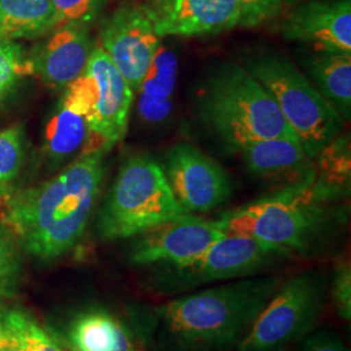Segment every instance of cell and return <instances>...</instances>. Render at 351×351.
I'll use <instances>...</instances> for the list:
<instances>
[{"mask_svg": "<svg viewBox=\"0 0 351 351\" xmlns=\"http://www.w3.org/2000/svg\"><path fill=\"white\" fill-rule=\"evenodd\" d=\"M104 155H80L49 181L7 199L5 223L27 254L53 261L75 247L101 193Z\"/></svg>", "mask_w": 351, "mask_h": 351, "instance_id": "cell-1", "label": "cell"}, {"mask_svg": "<svg viewBox=\"0 0 351 351\" xmlns=\"http://www.w3.org/2000/svg\"><path fill=\"white\" fill-rule=\"evenodd\" d=\"M281 280L245 277L180 297L160 308L165 333L185 351H213L241 342L272 300Z\"/></svg>", "mask_w": 351, "mask_h": 351, "instance_id": "cell-2", "label": "cell"}, {"mask_svg": "<svg viewBox=\"0 0 351 351\" xmlns=\"http://www.w3.org/2000/svg\"><path fill=\"white\" fill-rule=\"evenodd\" d=\"M202 121L234 151L259 139L295 138L267 90L239 64H223L198 97Z\"/></svg>", "mask_w": 351, "mask_h": 351, "instance_id": "cell-3", "label": "cell"}, {"mask_svg": "<svg viewBox=\"0 0 351 351\" xmlns=\"http://www.w3.org/2000/svg\"><path fill=\"white\" fill-rule=\"evenodd\" d=\"M337 194L319 184L314 176L226 213L217 223L226 233L261 239L289 254L303 252L324 232L326 203Z\"/></svg>", "mask_w": 351, "mask_h": 351, "instance_id": "cell-4", "label": "cell"}, {"mask_svg": "<svg viewBox=\"0 0 351 351\" xmlns=\"http://www.w3.org/2000/svg\"><path fill=\"white\" fill-rule=\"evenodd\" d=\"M186 213L176 199L162 164L147 154H134L121 164L98 226L104 239H130Z\"/></svg>", "mask_w": 351, "mask_h": 351, "instance_id": "cell-5", "label": "cell"}, {"mask_svg": "<svg viewBox=\"0 0 351 351\" xmlns=\"http://www.w3.org/2000/svg\"><path fill=\"white\" fill-rule=\"evenodd\" d=\"M247 71L276 103L311 159L339 136L343 120L288 58L275 52L261 53L251 58Z\"/></svg>", "mask_w": 351, "mask_h": 351, "instance_id": "cell-6", "label": "cell"}, {"mask_svg": "<svg viewBox=\"0 0 351 351\" xmlns=\"http://www.w3.org/2000/svg\"><path fill=\"white\" fill-rule=\"evenodd\" d=\"M328 278L317 271L302 272L277 289L256 317L239 351H285L306 339L326 313Z\"/></svg>", "mask_w": 351, "mask_h": 351, "instance_id": "cell-7", "label": "cell"}, {"mask_svg": "<svg viewBox=\"0 0 351 351\" xmlns=\"http://www.w3.org/2000/svg\"><path fill=\"white\" fill-rule=\"evenodd\" d=\"M289 255L288 251L261 239L226 233L193 263L168 268L160 276L162 288L191 289L206 282L256 276Z\"/></svg>", "mask_w": 351, "mask_h": 351, "instance_id": "cell-8", "label": "cell"}, {"mask_svg": "<svg viewBox=\"0 0 351 351\" xmlns=\"http://www.w3.org/2000/svg\"><path fill=\"white\" fill-rule=\"evenodd\" d=\"M88 84L90 108L88 138L81 152H108L125 138L134 91L108 55L95 46L84 71Z\"/></svg>", "mask_w": 351, "mask_h": 351, "instance_id": "cell-9", "label": "cell"}, {"mask_svg": "<svg viewBox=\"0 0 351 351\" xmlns=\"http://www.w3.org/2000/svg\"><path fill=\"white\" fill-rule=\"evenodd\" d=\"M224 234L217 220L186 213L136 236L129 259L137 265L159 264L164 268H181L197 261Z\"/></svg>", "mask_w": 351, "mask_h": 351, "instance_id": "cell-10", "label": "cell"}, {"mask_svg": "<svg viewBox=\"0 0 351 351\" xmlns=\"http://www.w3.org/2000/svg\"><path fill=\"white\" fill-rule=\"evenodd\" d=\"M162 167L176 199L186 213H210L232 195L226 169L191 145L178 143L169 149Z\"/></svg>", "mask_w": 351, "mask_h": 351, "instance_id": "cell-11", "label": "cell"}, {"mask_svg": "<svg viewBox=\"0 0 351 351\" xmlns=\"http://www.w3.org/2000/svg\"><path fill=\"white\" fill-rule=\"evenodd\" d=\"M160 39L139 4H125L103 23L98 46L136 93L162 45Z\"/></svg>", "mask_w": 351, "mask_h": 351, "instance_id": "cell-12", "label": "cell"}, {"mask_svg": "<svg viewBox=\"0 0 351 351\" xmlns=\"http://www.w3.org/2000/svg\"><path fill=\"white\" fill-rule=\"evenodd\" d=\"M139 7L158 37H202L239 26V0H143Z\"/></svg>", "mask_w": 351, "mask_h": 351, "instance_id": "cell-13", "label": "cell"}, {"mask_svg": "<svg viewBox=\"0 0 351 351\" xmlns=\"http://www.w3.org/2000/svg\"><path fill=\"white\" fill-rule=\"evenodd\" d=\"M280 30L285 39L314 51L351 53V0H310L290 13Z\"/></svg>", "mask_w": 351, "mask_h": 351, "instance_id": "cell-14", "label": "cell"}, {"mask_svg": "<svg viewBox=\"0 0 351 351\" xmlns=\"http://www.w3.org/2000/svg\"><path fill=\"white\" fill-rule=\"evenodd\" d=\"M94 47L88 25L58 26L30 62L32 71L51 88H65L84 73Z\"/></svg>", "mask_w": 351, "mask_h": 351, "instance_id": "cell-15", "label": "cell"}, {"mask_svg": "<svg viewBox=\"0 0 351 351\" xmlns=\"http://www.w3.org/2000/svg\"><path fill=\"white\" fill-rule=\"evenodd\" d=\"M251 175L275 182L281 188L306 181L315 176L314 159L295 138L259 139L239 149Z\"/></svg>", "mask_w": 351, "mask_h": 351, "instance_id": "cell-16", "label": "cell"}, {"mask_svg": "<svg viewBox=\"0 0 351 351\" xmlns=\"http://www.w3.org/2000/svg\"><path fill=\"white\" fill-rule=\"evenodd\" d=\"M88 108V85L81 75L65 88L62 101L46 125L45 154L51 164L59 165L85 149Z\"/></svg>", "mask_w": 351, "mask_h": 351, "instance_id": "cell-17", "label": "cell"}, {"mask_svg": "<svg viewBox=\"0 0 351 351\" xmlns=\"http://www.w3.org/2000/svg\"><path fill=\"white\" fill-rule=\"evenodd\" d=\"M178 59L173 50L160 45L150 69L141 82L137 111L141 120L147 124L165 121L173 108Z\"/></svg>", "mask_w": 351, "mask_h": 351, "instance_id": "cell-18", "label": "cell"}, {"mask_svg": "<svg viewBox=\"0 0 351 351\" xmlns=\"http://www.w3.org/2000/svg\"><path fill=\"white\" fill-rule=\"evenodd\" d=\"M316 90L343 121L351 114V53L313 51L302 58Z\"/></svg>", "mask_w": 351, "mask_h": 351, "instance_id": "cell-19", "label": "cell"}, {"mask_svg": "<svg viewBox=\"0 0 351 351\" xmlns=\"http://www.w3.org/2000/svg\"><path fill=\"white\" fill-rule=\"evenodd\" d=\"M69 341L78 351H139L125 326L103 310L75 316L69 328Z\"/></svg>", "mask_w": 351, "mask_h": 351, "instance_id": "cell-20", "label": "cell"}, {"mask_svg": "<svg viewBox=\"0 0 351 351\" xmlns=\"http://www.w3.org/2000/svg\"><path fill=\"white\" fill-rule=\"evenodd\" d=\"M60 26L51 0H0V39L43 37Z\"/></svg>", "mask_w": 351, "mask_h": 351, "instance_id": "cell-21", "label": "cell"}, {"mask_svg": "<svg viewBox=\"0 0 351 351\" xmlns=\"http://www.w3.org/2000/svg\"><path fill=\"white\" fill-rule=\"evenodd\" d=\"M315 178L326 188L341 193L350 184V137L337 136L314 159Z\"/></svg>", "mask_w": 351, "mask_h": 351, "instance_id": "cell-22", "label": "cell"}, {"mask_svg": "<svg viewBox=\"0 0 351 351\" xmlns=\"http://www.w3.org/2000/svg\"><path fill=\"white\" fill-rule=\"evenodd\" d=\"M3 326L14 351H63L59 342L26 313H8L3 317Z\"/></svg>", "mask_w": 351, "mask_h": 351, "instance_id": "cell-23", "label": "cell"}, {"mask_svg": "<svg viewBox=\"0 0 351 351\" xmlns=\"http://www.w3.org/2000/svg\"><path fill=\"white\" fill-rule=\"evenodd\" d=\"M24 162L23 134L19 126L0 132V190L11 184L20 173Z\"/></svg>", "mask_w": 351, "mask_h": 351, "instance_id": "cell-24", "label": "cell"}, {"mask_svg": "<svg viewBox=\"0 0 351 351\" xmlns=\"http://www.w3.org/2000/svg\"><path fill=\"white\" fill-rule=\"evenodd\" d=\"M32 71L21 46L14 40L0 39V97L26 72Z\"/></svg>", "mask_w": 351, "mask_h": 351, "instance_id": "cell-25", "label": "cell"}, {"mask_svg": "<svg viewBox=\"0 0 351 351\" xmlns=\"http://www.w3.org/2000/svg\"><path fill=\"white\" fill-rule=\"evenodd\" d=\"M21 264L12 239L0 228V295L12 297L20 281Z\"/></svg>", "mask_w": 351, "mask_h": 351, "instance_id": "cell-26", "label": "cell"}, {"mask_svg": "<svg viewBox=\"0 0 351 351\" xmlns=\"http://www.w3.org/2000/svg\"><path fill=\"white\" fill-rule=\"evenodd\" d=\"M60 25L84 24L94 21L103 10L106 0H51Z\"/></svg>", "mask_w": 351, "mask_h": 351, "instance_id": "cell-27", "label": "cell"}, {"mask_svg": "<svg viewBox=\"0 0 351 351\" xmlns=\"http://www.w3.org/2000/svg\"><path fill=\"white\" fill-rule=\"evenodd\" d=\"M285 0H239V26L256 27L272 21L281 12Z\"/></svg>", "mask_w": 351, "mask_h": 351, "instance_id": "cell-28", "label": "cell"}, {"mask_svg": "<svg viewBox=\"0 0 351 351\" xmlns=\"http://www.w3.org/2000/svg\"><path fill=\"white\" fill-rule=\"evenodd\" d=\"M332 300L337 314L345 320L351 319V268L349 262H341L335 269L332 282Z\"/></svg>", "mask_w": 351, "mask_h": 351, "instance_id": "cell-29", "label": "cell"}, {"mask_svg": "<svg viewBox=\"0 0 351 351\" xmlns=\"http://www.w3.org/2000/svg\"><path fill=\"white\" fill-rule=\"evenodd\" d=\"M300 351H349L341 339L330 333H316L307 336Z\"/></svg>", "mask_w": 351, "mask_h": 351, "instance_id": "cell-30", "label": "cell"}, {"mask_svg": "<svg viewBox=\"0 0 351 351\" xmlns=\"http://www.w3.org/2000/svg\"><path fill=\"white\" fill-rule=\"evenodd\" d=\"M8 346H11V345H10V341L7 339L4 326H3V317H1V314H0V350L5 349Z\"/></svg>", "mask_w": 351, "mask_h": 351, "instance_id": "cell-31", "label": "cell"}, {"mask_svg": "<svg viewBox=\"0 0 351 351\" xmlns=\"http://www.w3.org/2000/svg\"><path fill=\"white\" fill-rule=\"evenodd\" d=\"M300 1H302V0H285V3H288V4H297Z\"/></svg>", "mask_w": 351, "mask_h": 351, "instance_id": "cell-32", "label": "cell"}, {"mask_svg": "<svg viewBox=\"0 0 351 351\" xmlns=\"http://www.w3.org/2000/svg\"><path fill=\"white\" fill-rule=\"evenodd\" d=\"M0 351H14L12 349V346H8V348H5V349H1Z\"/></svg>", "mask_w": 351, "mask_h": 351, "instance_id": "cell-33", "label": "cell"}, {"mask_svg": "<svg viewBox=\"0 0 351 351\" xmlns=\"http://www.w3.org/2000/svg\"><path fill=\"white\" fill-rule=\"evenodd\" d=\"M69 351H78V350H75V349H71V350Z\"/></svg>", "mask_w": 351, "mask_h": 351, "instance_id": "cell-34", "label": "cell"}]
</instances>
